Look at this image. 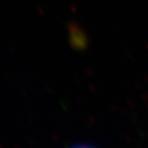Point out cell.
Returning <instances> with one entry per match:
<instances>
[{"instance_id":"1","label":"cell","mask_w":148,"mask_h":148,"mask_svg":"<svg viewBox=\"0 0 148 148\" xmlns=\"http://www.w3.org/2000/svg\"><path fill=\"white\" fill-rule=\"evenodd\" d=\"M72 148H91V147L85 146V145H80V146H75V147H72Z\"/></svg>"}]
</instances>
